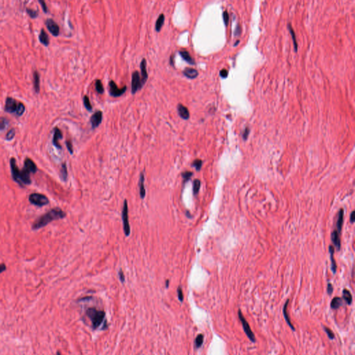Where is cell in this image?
Listing matches in <instances>:
<instances>
[{
	"label": "cell",
	"instance_id": "cell-39",
	"mask_svg": "<svg viewBox=\"0 0 355 355\" xmlns=\"http://www.w3.org/2000/svg\"><path fill=\"white\" fill-rule=\"evenodd\" d=\"M7 121L4 118H0V130H3L7 126Z\"/></svg>",
	"mask_w": 355,
	"mask_h": 355
},
{
	"label": "cell",
	"instance_id": "cell-5",
	"mask_svg": "<svg viewBox=\"0 0 355 355\" xmlns=\"http://www.w3.org/2000/svg\"><path fill=\"white\" fill-rule=\"evenodd\" d=\"M238 317L239 318L240 321H241V323L242 324V326H243V329H244V331L245 333V334H246L248 338H249V340L250 341H252V342H253V343L255 342V341H256L255 336V334H254V333L253 332L252 330H251L249 324H248L247 321L245 320L244 316H243L241 310L240 309L238 310Z\"/></svg>",
	"mask_w": 355,
	"mask_h": 355
},
{
	"label": "cell",
	"instance_id": "cell-23",
	"mask_svg": "<svg viewBox=\"0 0 355 355\" xmlns=\"http://www.w3.org/2000/svg\"><path fill=\"white\" fill-rule=\"evenodd\" d=\"M34 87L36 93L40 92V75L38 72H34Z\"/></svg>",
	"mask_w": 355,
	"mask_h": 355
},
{
	"label": "cell",
	"instance_id": "cell-30",
	"mask_svg": "<svg viewBox=\"0 0 355 355\" xmlns=\"http://www.w3.org/2000/svg\"><path fill=\"white\" fill-rule=\"evenodd\" d=\"M95 87L97 92L99 94H103L104 92V89H103V86L102 83V81L100 80H97L95 83Z\"/></svg>",
	"mask_w": 355,
	"mask_h": 355
},
{
	"label": "cell",
	"instance_id": "cell-25",
	"mask_svg": "<svg viewBox=\"0 0 355 355\" xmlns=\"http://www.w3.org/2000/svg\"><path fill=\"white\" fill-rule=\"evenodd\" d=\"M329 254H330V257H331V261H332V271L334 273H336L337 271V264H336V261L334 260V247L332 246V245H329Z\"/></svg>",
	"mask_w": 355,
	"mask_h": 355
},
{
	"label": "cell",
	"instance_id": "cell-28",
	"mask_svg": "<svg viewBox=\"0 0 355 355\" xmlns=\"http://www.w3.org/2000/svg\"><path fill=\"white\" fill-rule=\"evenodd\" d=\"M61 178L63 181H66L67 179V169L65 163H63L62 165L61 170Z\"/></svg>",
	"mask_w": 355,
	"mask_h": 355
},
{
	"label": "cell",
	"instance_id": "cell-4",
	"mask_svg": "<svg viewBox=\"0 0 355 355\" xmlns=\"http://www.w3.org/2000/svg\"><path fill=\"white\" fill-rule=\"evenodd\" d=\"M29 201L31 204L38 207H42L50 203V200L47 196L38 193H33L29 197Z\"/></svg>",
	"mask_w": 355,
	"mask_h": 355
},
{
	"label": "cell",
	"instance_id": "cell-48",
	"mask_svg": "<svg viewBox=\"0 0 355 355\" xmlns=\"http://www.w3.org/2000/svg\"><path fill=\"white\" fill-rule=\"evenodd\" d=\"M6 270V265L4 264H0V273H3L4 271H5Z\"/></svg>",
	"mask_w": 355,
	"mask_h": 355
},
{
	"label": "cell",
	"instance_id": "cell-34",
	"mask_svg": "<svg viewBox=\"0 0 355 355\" xmlns=\"http://www.w3.org/2000/svg\"><path fill=\"white\" fill-rule=\"evenodd\" d=\"M202 165H203V162H202V160H196L193 161V162L192 163V166H194L196 170L198 171H199L201 169Z\"/></svg>",
	"mask_w": 355,
	"mask_h": 355
},
{
	"label": "cell",
	"instance_id": "cell-44",
	"mask_svg": "<svg viewBox=\"0 0 355 355\" xmlns=\"http://www.w3.org/2000/svg\"><path fill=\"white\" fill-rule=\"evenodd\" d=\"M119 280H121V282L122 283H124V281H125V276L124 275V273H123L122 270H120L119 272Z\"/></svg>",
	"mask_w": 355,
	"mask_h": 355
},
{
	"label": "cell",
	"instance_id": "cell-19",
	"mask_svg": "<svg viewBox=\"0 0 355 355\" xmlns=\"http://www.w3.org/2000/svg\"><path fill=\"white\" fill-rule=\"evenodd\" d=\"M39 40L45 46H48L49 44H50V38H49L47 34L44 29L41 30L40 34L39 35Z\"/></svg>",
	"mask_w": 355,
	"mask_h": 355
},
{
	"label": "cell",
	"instance_id": "cell-13",
	"mask_svg": "<svg viewBox=\"0 0 355 355\" xmlns=\"http://www.w3.org/2000/svg\"><path fill=\"white\" fill-rule=\"evenodd\" d=\"M62 138V132L61 131V130L59 129L58 128L56 127L54 128V138H53V144L55 146L56 148L60 149H61L62 147L60 145V144L58 142V140H61V139Z\"/></svg>",
	"mask_w": 355,
	"mask_h": 355
},
{
	"label": "cell",
	"instance_id": "cell-51",
	"mask_svg": "<svg viewBox=\"0 0 355 355\" xmlns=\"http://www.w3.org/2000/svg\"><path fill=\"white\" fill-rule=\"evenodd\" d=\"M169 281L166 280V288L169 287Z\"/></svg>",
	"mask_w": 355,
	"mask_h": 355
},
{
	"label": "cell",
	"instance_id": "cell-3",
	"mask_svg": "<svg viewBox=\"0 0 355 355\" xmlns=\"http://www.w3.org/2000/svg\"><path fill=\"white\" fill-rule=\"evenodd\" d=\"M86 315L91 321L93 329H96L102 325L103 321H106V313L102 310H98L94 307L88 308L86 311Z\"/></svg>",
	"mask_w": 355,
	"mask_h": 355
},
{
	"label": "cell",
	"instance_id": "cell-45",
	"mask_svg": "<svg viewBox=\"0 0 355 355\" xmlns=\"http://www.w3.org/2000/svg\"><path fill=\"white\" fill-rule=\"evenodd\" d=\"M327 293H328L329 295H331L333 293V286L332 285V284L329 283L328 285H327Z\"/></svg>",
	"mask_w": 355,
	"mask_h": 355
},
{
	"label": "cell",
	"instance_id": "cell-1",
	"mask_svg": "<svg viewBox=\"0 0 355 355\" xmlns=\"http://www.w3.org/2000/svg\"><path fill=\"white\" fill-rule=\"evenodd\" d=\"M65 217H66V214L64 211H62L59 207H55V208L51 209L47 213L38 218L35 221V222L33 223L32 229L34 230H39V229L47 225L49 223L52 222V221L62 219Z\"/></svg>",
	"mask_w": 355,
	"mask_h": 355
},
{
	"label": "cell",
	"instance_id": "cell-38",
	"mask_svg": "<svg viewBox=\"0 0 355 355\" xmlns=\"http://www.w3.org/2000/svg\"><path fill=\"white\" fill-rule=\"evenodd\" d=\"M324 329H325V332L327 333V336H328V337L330 338V339H332V340L334 339V334L332 330L327 327H324Z\"/></svg>",
	"mask_w": 355,
	"mask_h": 355
},
{
	"label": "cell",
	"instance_id": "cell-16",
	"mask_svg": "<svg viewBox=\"0 0 355 355\" xmlns=\"http://www.w3.org/2000/svg\"><path fill=\"white\" fill-rule=\"evenodd\" d=\"M179 54H180V55H181V56L182 57V58L183 59L184 61L187 62L188 63L190 64V65H195L194 60H193L192 57L190 56L189 53L188 52L187 50L180 51Z\"/></svg>",
	"mask_w": 355,
	"mask_h": 355
},
{
	"label": "cell",
	"instance_id": "cell-17",
	"mask_svg": "<svg viewBox=\"0 0 355 355\" xmlns=\"http://www.w3.org/2000/svg\"><path fill=\"white\" fill-rule=\"evenodd\" d=\"M289 302V300L288 299L287 300H286V302H285V306H284V307H283V314H284V317H285L286 323H287L289 327H291V329L292 330H294L295 331V328H294L293 325H292V323H291L290 318H289V313L287 312V307H288Z\"/></svg>",
	"mask_w": 355,
	"mask_h": 355
},
{
	"label": "cell",
	"instance_id": "cell-29",
	"mask_svg": "<svg viewBox=\"0 0 355 355\" xmlns=\"http://www.w3.org/2000/svg\"><path fill=\"white\" fill-rule=\"evenodd\" d=\"M201 187V181L198 179L195 180L193 183V194L196 195L198 193V191Z\"/></svg>",
	"mask_w": 355,
	"mask_h": 355
},
{
	"label": "cell",
	"instance_id": "cell-47",
	"mask_svg": "<svg viewBox=\"0 0 355 355\" xmlns=\"http://www.w3.org/2000/svg\"><path fill=\"white\" fill-rule=\"evenodd\" d=\"M248 133H249V129H248V128H245V131L244 132V134H243V138H244V140H246L247 138H248Z\"/></svg>",
	"mask_w": 355,
	"mask_h": 355
},
{
	"label": "cell",
	"instance_id": "cell-27",
	"mask_svg": "<svg viewBox=\"0 0 355 355\" xmlns=\"http://www.w3.org/2000/svg\"><path fill=\"white\" fill-rule=\"evenodd\" d=\"M204 336L203 334H198L195 339V347L196 349L200 348L203 343Z\"/></svg>",
	"mask_w": 355,
	"mask_h": 355
},
{
	"label": "cell",
	"instance_id": "cell-40",
	"mask_svg": "<svg viewBox=\"0 0 355 355\" xmlns=\"http://www.w3.org/2000/svg\"><path fill=\"white\" fill-rule=\"evenodd\" d=\"M178 299L181 302L183 301V298H184V296H183V293H182V290L181 287H178Z\"/></svg>",
	"mask_w": 355,
	"mask_h": 355
},
{
	"label": "cell",
	"instance_id": "cell-46",
	"mask_svg": "<svg viewBox=\"0 0 355 355\" xmlns=\"http://www.w3.org/2000/svg\"><path fill=\"white\" fill-rule=\"evenodd\" d=\"M220 76L222 78H225L228 76V71L226 70H222L220 72Z\"/></svg>",
	"mask_w": 355,
	"mask_h": 355
},
{
	"label": "cell",
	"instance_id": "cell-10",
	"mask_svg": "<svg viewBox=\"0 0 355 355\" xmlns=\"http://www.w3.org/2000/svg\"><path fill=\"white\" fill-rule=\"evenodd\" d=\"M46 26L49 31L54 36H58L60 33V29L58 24L51 19H48L46 21Z\"/></svg>",
	"mask_w": 355,
	"mask_h": 355
},
{
	"label": "cell",
	"instance_id": "cell-52",
	"mask_svg": "<svg viewBox=\"0 0 355 355\" xmlns=\"http://www.w3.org/2000/svg\"><path fill=\"white\" fill-rule=\"evenodd\" d=\"M56 355H61V353H60V352H57V354H56Z\"/></svg>",
	"mask_w": 355,
	"mask_h": 355
},
{
	"label": "cell",
	"instance_id": "cell-18",
	"mask_svg": "<svg viewBox=\"0 0 355 355\" xmlns=\"http://www.w3.org/2000/svg\"><path fill=\"white\" fill-rule=\"evenodd\" d=\"M343 305V300L341 297H335L332 299L331 303H330V307L332 309H338V308L341 307V306Z\"/></svg>",
	"mask_w": 355,
	"mask_h": 355
},
{
	"label": "cell",
	"instance_id": "cell-35",
	"mask_svg": "<svg viewBox=\"0 0 355 355\" xmlns=\"http://www.w3.org/2000/svg\"><path fill=\"white\" fill-rule=\"evenodd\" d=\"M26 12L31 18H36L38 16V13L37 10H34L30 9H26Z\"/></svg>",
	"mask_w": 355,
	"mask_h": 355
},
{
	"label": "cell",
	"instance_id": "cell-33",
	"mask_svg": "<svg viewBox=\"0 0 355 355\" xmlns=\"http://www.w3.org/2000/svg\"><path fill=\"white\" fill-rule=\"evenodd\" d=\"M15 130L14 128H12V129H10L9 132L7 133V134L6 135V140H11L12 139L15 137Z\"/></svg>",
	"mask_w": 355,
	"mask_h": 355
},
{
	"label": "cell",
	"instance_id": "cell-9",
	"mask_svg": "<svg viewBox=\"0 0 355 355\" xmlns=\"http://www.w3.org/2000/svg\"><path fill=\"white\" fill-rule=\"evenodd\" d=\"M126 86L123 87L122 89H119L117 87L116 83L113 81H110L109 83V93L112 97H118L124 93L126 91Z\"/></svg>",
	"mask_w": 355,
	"mask_h": 355
},
{
	"label": "cell",
	"instance_id": "cell-32",
	"mask_svg": "<svg viewBox=\"0 0 355 355\" xmlns=\"http://www.w3.org/2000/svg\"><path fill=\"white\" fill-rule=\"evenodd\" d=\"M288 29L289 30V31L291 33V35L292 36V38H293V44H294V47H295V50L296 51H297V42H296V35H295V33L294 31L292 29V27L291 26L290 24H288Z\"/></svg>",
	"mask_w": 355,
	"mask_h": 355
},
{
	"label": "cell",
	"instance_id": "cell-37",
	"mask_svg": "<svg viewBox=\"0 0 355 355\" xmlns=\"http://www.w3.org/2000/svg\"><path fill=\"white\" fill-rule=\"evenodd\" d=\"M192 174H193L192 173V172H190V171H185V172H184L183 174H182V178H183L184 181H185V182H187V181H189V180L191 178V177H192Z\"/></svg>",
	"mask_w": 355,
	"mask_h": 355
},
{
	"label": "cell",
	"instance_id": "cell-21",
	"mask_svg": "<svg viewBox=\"0 0 355 355\" xmlns=\"http://www.w3.org/2000/svg\"><path fill=\"white\" fill-rule=\"evenodd\" d=\"M332 241L333 244L337 247V250H340L341 248V241L339 238V234L337 230H334L332 232Z\"/></svg>",
	"mask_w": 355,
	"mask_h": 355
},
{
	"label": "cell",
	"instance_id": "cell-26",
	"mask_svg": "<svg viewBox=\"0 0 355 355\" xmlns=\"http://www.w3.org/2000/svg\"><path fill=\"white\" fill-rule=\"evenodd\" d=\"M165 15L163 14H161L159 18L156 21V23H155V30H156L157 31H160L161 30V28H162V25L164 24V22H165Z\"/></svg>",
	"mask_w": 355,
	"mask_h": 355
},
{
	"label": "cell",
	"instance_id": "cell-15",
	"mask_svg": "<svg viewBox=\"0 0 355 355\" xmlns=\"http://www.w3.org/2000/svg\"><path fill=\"white\" fill-rule=\"evenodd\" d=\"M183 74L186 77L191 79L195 78L198 76V71L191 67H187L186 69H185L183 71Z\"/></svg>",
	"mask_w": 355,
	"mask_h": 355
},
{
	"label": "cell",
	"instance_id": "cell-24",
	"mask_svg": "<svg viewBox=\"0 0 355 355\" xmlns=\"http://www.w3.org/2000/svg\"><path fill=\"white\" fill-rule=\"evenodd\" d=\"M343 298L347 304L350 305L352 302V296L350 292L348 289H343Z\"/></svg>",
	"mask_w": 355,
	"mask_h": 355
},
{
	"label": "cell",
	"instance_id": "cell-36",
	"mask_svg": "<svg viewBox=\"0 0 355 355\" xmlns=\"http://www.w3.org/2000/svg\"><path fill=\"white\" fill-rule=\"evenodd\" d=\"M24 111H25V106H24L23 103H20V106H19V108H18V110L17 113H16L15 114L18 116H21L24 114Z\"/></svg>",
	"mask_w": 355,
	"mask_h": 355
},
{
	"label": "cell",
	"instance_id": "cell-42",
	"mask_svg": "<svg viewBox=\"0 0 355 355\" xmlns=\"http://www.w3.org/2000/svg\"><path fill=\"white\" fill-rule=\"evenodd\" d=\"M38 2H39V3L41 4V6H42L43 11L45 13H47L48 9H47V6H46V3L45 2V1H42V0H39Z\"/></svg>",
	"mask_w": 355,
	"mask_h": 355
},
{
	"label": "cell",
	"instance_id": "cell-6",
	"mask_svg": "<svg viewBox=\"0 0 355 355\" xmlns=\"http://www.w3.org/2000/svg\"><path fill=\"white\" fill-rule=\"evenodd\" d=\"M122 221L123 225H124V230L126 236H129L130 234V227L128 221V203L127 201L125 200L124 202V206L122 209Z\"/></svg>",
	"mask_w": 355,
	"mask_h": 355
},
{
	"label": "cell",
	"instance_id": "cell-41",
	"mask_svg": "<svg viewBox=\"0 0 355 355\" xmlns=\"http://www.w3.org/2000/svg\"><path fill=\"white\" fill-rule=\"evenodd\" d=\"M66 146H67V148L68 149V151H70V153L71 154H73V148H72V142H71L70 141H67L66 142Z\"/></svg>",
	"mask_w": 355,
	"mask_h": 355
},
{
	"label": "cell",
	"instance_id": "cell-22",
	"mask_svg": "<svg viewBox=\"0 0 355 355\" xmlns=\"http://www.w3.org/2000/svg\"><path fill=\"white\" fill-rule=\"evenodd\" d=\"M343 214H344V212H343V209H341L339 212H338V219L337 221V232L338 233H340L341 230V228H342V226H343Z\"/></svg>",
	"mask_w": 355,
	"mask_h": 355
},
{
	"label": "cell",
	"instance_id": "cell-49",
	"mask_svg": "<svg viewBox=\"0 0 355 355\" xmlns=\"http://www.w3.org/2000/svg\"><path fill=\"white\" fill-rule=\"evenodd\" d=\"M354 212H352L351 213V214H350V221H351V223H353L354 221Z\"/></svg>",
	"mask_w": 355,
	"mask_h": 355
},
{
	"label": "cell",
	"instance_id": "cell-31",
	"mask_svg": "<svg viewBox=\"0 0 355 355\" xmlns=\"http://www.w3.org/2000/svg\"><path fill=\"white\" fill-rule=\"evenodd\" d=\"M83 103H84V106L87 109L88 111H92V105L90 103V99H89V97L87 96H85L83 98Z\"/></svg>",
	"mask_w": 355,
	"mask_h": 355
},
{
	"label": "cell",
	"instance_id": "cell-50",
	"mask_svg": "<svg viewBox=\"0 0 355 355\" xmlns=\"http://www.w3.org/2000/svg\"><path fill=\"white\" fill-rule=\"evenodd\" d=\"M173 58H174L173 56H171V58H170V64H171V65H172V66H174V60H173Z\"/></svg>",
	"mask_w": 355,
	"mask_h": 355
},
{
	"label": "cell",
	"instance_id": "cell-12",
	"mask_svg": "<svg viewBox=\"0 0 355 355\" xmlns=\"http://www.w3.org/2000/svg\"><path fill=\"white\" fill-rule=\"evenodd\" d=\"M140 70H141V83L142 86H143L146 83V82L148 79V74H147L146 71V61L145 59H143L140 63Z\"/></svg>",
	"mask_w": 355,
	"mask_h": 355
},
{
	"label": "cell",
	"instance_id": "cell-7",
	"mask_svg": "<svg viewBox=\"0 0 355 355\" xmlns=\"http://www.w3.org/2000/svg\"><path fill=\"white\" fill-rule=\"evenodd\" d=\"M20 102H18L15 99L11 97H8L6 99L4 110L7 113H17Z\"/></svg>",
	"mask_w": 355,
	"mask_h": 355
},
{
	"label": "cell",
	"instance_id": "cell-8",
	"mask_svg": "<svg viewBox=\"0 0 355 355\" xmlns=\"http://www.w3.org/2000/svg\"><path fill=\"white\" fill-rule=\"evenodd\" d=\"M131 91L132 94H134L138 92V90H141L142 86L141 83V78L138 72H134L132 74V82H131Z\"/></svg>",
	"mask_w": 355,
	"mask_h": 355
},
{
	"label": "cell",
	"instance_id": "cell-14",
	"mask_svg": "<svg viewBox=\"0 0 355 355\" xmlns=\"http://www.w3.org/2000/svg\"><path fill=\"white\" fill-rule=\"evenodd\" d=\"M178 113L179 116L183 119H188L189 118V112L187 108L185 107L182 104H178Z\"/></svg>",
	"mask_w": 355,
	"mask_h": 355
},
{
	"label": "cell",
	"instance_id": "cell-43",
	"mask_svg": "<svg viewBox=\"0 0 355 355\" xmlns=\"http://www.w3.org/2000/svg\"><path fill=\"white\" fill-rule=\"evenodd\" d=\"M223 20H224L225 24V25H227V24H228V21H229V15H228V12L225 11L224 13H223Z\"/></svg>",
	"mask_w": 355,
	"mask_h": 355
},
{
	"label": "cell",
	"instance_id": "cell-11",
	"mask_svg": "<svg viewBox=\"0 0 355 355\" xmlns=\"http://www.w3.org/2000/svg\"><path fill=\"white\" fill-rule=\"evenodd\" d=\"M103 114L102 111H97L90 118V123L92 128H95L99 126L102 122Z\"/></svg>",
	"mask_w": 355,
	"mask_h": 355
},
{
	"label": "cell",
	"instance_id": "cell-2",
	"mask_svg": "<svg viewBox=\"0 0 355 355\" xmlns=\"http://www.w3.org/2000/svg\"><path fill=\"white\" fill-rule=\"evenodd\" d=\"M10 166L11 169L12 178L13 181L17 182L20 187H24L31 183L30 174L31 172L28 169L24 166L22 170H20L16 165V160L14 158L10 160Z\"/></svg>",
	"mask_w": 355,
	"mask_h": 355
},
{
	"label": "cell",
	"instance_id": "cell-20",
	"mask_svg": "<svg viewBox=\"0 0 355 355\" xmlns=\"http://www.w3.org/2000/svg\"><path fill=\"white\" fill-rule=\"evenodd\" d=\"M139 186H140V195L141 198H144L146 196V190L144 187V174L142 173L140 177V182H139Z\"/></svg>",
	"mask_w": 355,
	"mask_h": 355
}]
</instances>
